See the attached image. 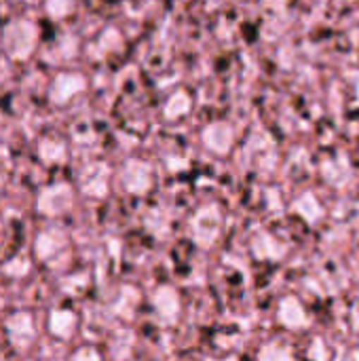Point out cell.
<instances>
[{
  "label": "cell",
  "mask_w": 359,
  "mask_h": 361,
  "mask_svg": "<svg viewBox=\"0 0 359 361\" xmlns=\"http://www.w3.org/2000/svg\"><path fill=\"white\" fill-rule=\"evenodd\" d=\"M2 38H4V49L13 59H25L36 47L38 30L32 21H15L6 25Z\"/></svg>",
  "instance_id": "obj_1"
},
{
  "label": "cell",
  "mask_w": 359,
  "mask_h": 361,
  "mask_svg": "<svg viewBox=\"0 0 359 361\" xmlns=\"http://www.w3.org/2000/svg\"><path fill=\"white\" fill-rule=\"evenodd\" d=\"M121 184L129 195H146L154 184V169L148 161L131 159L121 169Z\"/></svg>",
  "instance_id": "obj_2"
},
{
  "label": "cell",
  "mask_w": 359,
  "mask_h": 361,
  "mask_svg": "<svg viewBox=\"0 0 359 361\" xmlns=\"http://www.w3.org/2000/svg\"><path fill=\"white\" fill-rule=\"evenodd\" d=\"M193 237L201 247H212L222 233V216L216 205L201 207L193 218Z\"/></svg>",
  "instance_id": "obj_3"
},
{
  "label": "cell",
  "mask_w": 359,
  "mask_h": 361,
  "mask_svg": "<svg viewBox=\"0 0 359 361\" xmlns=\"http://www.w3.org/2000/svg\"><path fill=\"white\" fill-rule=\"evenodd\" d=\"M74 203V192L72 186L68 184H53L49 188H44L38 197V212L44 216H61L66 214Z\"/></svg>",
  "instance_id": "obj_4"
},
{
  "label": "cell",
  "mask_w": 359,
  "mask_h": 361,
  "mask_svg": "<svg viewBox=\"0 0 359 361\" xmlns=\"http://www.w3.org/2000/svg\"><path fill=\"white\" fill-rule=\"evenodd\" d=\"M201 142L203 146L218 157H224L231 152V148L235 146V129L233 125L224 123V121H216L209 123L203 131H201Z\"/></svg>",
  "instance_id": "obj_5"
},
{
  "label": "cell",
  "mask_w": 359,
  "mask_h": 361,
  "mask_svg": "<svg viewBox=\"0 0 359 361\" xmlns=\"http://www.w3.org/2000/svg\"><path fill=\"white\" fill-rule=\"evenodd\" d=\"M152 307L165 324H176L180 317V311H182L180 294L171 286H161L152 294Z\"/></svg>",
  "instance_id": "obj_6"
},
{
  "label": "cell",
  "mask_w": 359,
  "mask_h": 361,
  "mask_svg": "<svg viewBox=\"0 0 359 361\" xmlns=\"http://www.w3.org/2000/svg\"><path fill=\"white\" fill-rule=\"evenodd\" d=\"M87 87V80L83 74H76V72H63L59 74L53 85H51V99L55 104H66L70 102L76 93H80L83 89Z\"/></svg>",
  "instance_id": "obj_7"
},
{
  "label": "cell",
  "mask_w": 359,
  "mask_h": 361,
  "mask_svg": "<svg viewBox=\"0 0 359 361\" xmlns=\"http://www.w3.org/2000/svg\"><path fill=\"white\" fill-rule=\"evenodd\" d=\"M277 319L288 330H305L309 326V315H307L305 307L298 302V298H294V296H288L279 302Z\"/></svg>",
  "instance_id": "obj_8"
},
{
  "label": "cell",
  "mask_w": 359,
  "mask_h": 361,
  "mask_svg": "<svg viewBox=\"0 0 359 361\" xmlns=\"http://www.w3.org/2000/svg\"><path fill=\"white\" fill-rule=\"evenodd\" d=\"M6 332H8L11 343L15 347H19V349L30 347L34 343V338H36V330H34L32 317L28 313H15L6 322Z\"/></svg>",
  "instance_id": "obj_9"
},
{
  "label": "cell",
  "mask_w": 359,
  "mask_h": 361,
  "mask_svg": "<svg viewBox=\"0 0 359 361\" xmlns=\"http://www.w3.org/2000/svg\"><path fill=\"white\" fill-rule=\"evenodd\" d=\"M108 178H110V173H108L106 165H93L83 173L80 186H83L85 195L102 199L108 192Z\"/></svg>",
  "instance_id": "obj_10"
},
{
  "label": "cell",
  "mask_w": 359,
  "mask_h": 361,
  "mask_svg": "<svg viewBox=\"0 0 359 361\" xmlns=\"http://www.w3.org/2000/svg\"><path fill=\"white\" fill-rule=\"evenodd\" d=\"M61 247H66V233H61L59 228H49L36 239V256L40 260L53 258L57 252H61Z\"/></svg>",
  "instance_id": "obj_11"
},
{
  "label": "cell",
  "mask_w": 359,
  "mask_h": 361,
  "mask_svg": "<svg viewBox=\"0 0 359 361\" xmlns=\"http://www.w3.org/2000/svg\"><path fill=\"white\" fill-rule=\"evenodd\" d=\"M76 328V315L70 311H53L51 319H49V330L51 334H55L57 338H70L74 334Z\"/></svg>",
  "instance_id": "obj_12"
},
{
  "label": "cell",
  "mask_w": 359,
  "mask_h": 361,
  "mask_svg": "<svg viewBox=\"0 0 359 361\" xmlns=\"http://www.w3.org/2000/svg\"><path fill=\"white\" fill-rule=\"evenodd\" d=\"M190 106H193V97L186 91L180 89V91H176L167 99V104H165V116L171 118V121H178V118H182V116H186L190 112Z\"/></svg>",
  "instance_id": "obj_13"
},
{
  "label": "cell",
  "mask_w": 359,
  "mask_h": 361,
  "mask_svg": "<svg viewBox=\"0 0 359 361\" xmlns=\"http://www.w3.org/2000/svg\"><path fill=\"white\" fill-rule=\"evenodd\" d=\"M254 243H256V245H264V250L260 247V250L254 252L258 258L279 260V258H284V254H286V247H284L275 237H271L269 233H258V235L254 237Z\"/></svg>",
  "instance_id": "obj_14"
},
{
  "label": "cell",
  "mask_w": 359,
  "mask_h": 361,
  "mask_svg": "<svg viewBox=\"0 0 359 361\" xmlns=\"http://www.w3.org/2000/svg\"><path fill=\"white\" fill-rule=\"evenodd\" d=\"M38 152L44 163H63L66 161V146L61 142L44 140V142H40Z\"/></svg>",
  "instance_id": "obj_15"
},
{
  "label": "cell",
  "mask_w": 359,
  "mask_h": 361,
  "mask_svg": "<svg viewBox=\"0 0 359 361\" xmlns=\"http://www.w3.org/2000/svg\"><path fill=\"white\" fill-rule=\"evenodd\" d=\"M74 11V0H47V13L53 19H63Z\"/></svg>",
  "instance_id": "obj_16"
},
{
  "label": "cell",
  "mask_w": 359,
  "mask_h": 361,
  "mask_svg": "<svg viewBox=\"0 0 359 361\" xmlns=\"http://www.w3.org/2000/svg\"><path fill=\"white\" fill-rule=\"evenodd\" d=\"M28 269H30V264H25L23 260H15L11 267H4V271H6V273H15V275H23Z\"/></svg>",
  "instance_id": "obj_17"
},
{
  "label": "cell",
  "mask_w": 359,
  "mask_h": 361,
  "mask_svg": "<svg viewBox=\"0 0 359 361\" xmlns=\"http://www.w3.org/2000/svg\"><path fill=\"white\" fill-rule=\"evenodd\" d=\"M351 326H353L355 332H359V302L353 307V311H351Z\"/></svg>",
  "instance_id": "obj_18"
},
{
  "label": "cell",
  "mask_w": 359,
  "mask_h": 361,
  "mask_svg": "<svg viewBox=\"0 0 359 361\" xmlns=\"http://www.w3.org/2000/svg\"><path fill=\"white\" fill-rule=\"evenodd\" d=\"M0 188H2V178H0Z\"/></svg>",
  "instance_id": "obj_19"
}]
</instances>
